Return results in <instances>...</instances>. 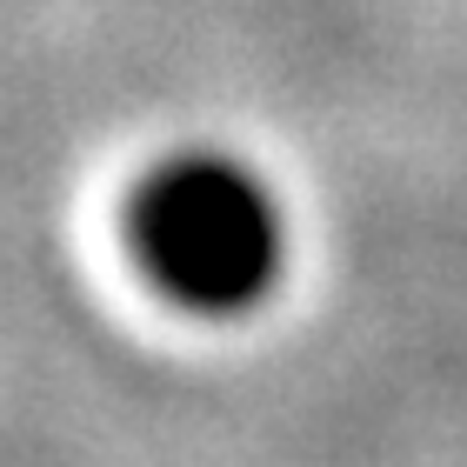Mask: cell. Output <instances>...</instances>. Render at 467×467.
I'll return each mask as SVG.
<instances>
[{
    "label": "cell",
    "instance_id": "obj_1",
    "mask_svg": "<svg viewBox=\"0 0 467 467\" xmlns=\"http://www.w3.org/2000/svg\"><path fill=\"white\" fill-rule=\"evenodd\" d=\"M134 247L174 301L241 314L281 281L287 207L254 161L227 147H181L147 167L134 194Z\"/></svg>",
    "mask_w": 467,
    "mask_h": 467
}]
</instances>
